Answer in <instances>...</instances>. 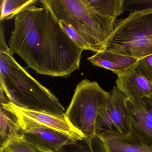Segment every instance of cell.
Wrapping results in <instances>:
<instances>
[{"mask_svg":"<svg viewBox=\"0 0 152 152\" xmlns=\"http://www.w3.org/2000/svg\"><path fill=\"white\" fill-rule=\"evenodd\" d=\"M58 152H105L102 140L97 135L84 137L64 147Z\"/></svg>","mask_w":152,"mask_h":152,"instance_id":"cell-14","label":"cell"},{"mask_svg":"<svg viewBox=\"0 0 152 152\" xmlns=\"http://www.w3.org/2000/svg\"><path fill=\"white\" fill-rule=\"evenodd\" d=\"M138 59L106 50L97 52L88 58L92 64L110 70L118 76L132 70Z\"/></svg>","mask_w":152,"mask_h":152,"instance_id":"cell-12","label":"cell"},{"mask_svg":"<svg viewBox=\"0 0 152 152\" xmlns=\"http://www.w3.org/2000/svg\"><path fill=\"white\" fill-rule=\"evenodd\" d=\"M1 152L10 143L23 139V131L16 115L3 103L0 105Z\"/></svg>","mask_w":152,"mask_h":152,"instance_id":"cell-13","label":"cell"},{"mask_svg":"<svg viewBox=\"0 0 152 152\" xmlns=\"http://www.w3.org/2000/svg\"><path fill=\"white\" fill-rule=\"evenodd\" d=\"M134 70L152 83V55L139 59Z\"/></svg>","mask_w":152,"mask_h":152,"instance_id":"cell-17","label":"cell"},{"mask_svg":"<svg viewBox=\"0 0 152 152\" xmlns=\"http://www.w3.org/2000/svg\"><path fill=\"white\" fill-rule=\"evenodd\" d=\"M131 132L152 148V98L126 99Z\"/></svg>","mask_w":152,"mask_h":152,"instance_id":"cell-8","label":"cell"},{"mask_svg":"<svg viewBox=\"0 0 152 152\" xmlns=\"http://www.w3.org/2000/svg\"><path fill=\"white\" fill-rule=\"evenodd\" d=\"M2 152H49L23 140L14 141L7 145Z\"/></svg>","mask_w":152,"mask_h":152,"instance_id":"cell-18","label":"cell"},{"mask_svg":"<svg viewBox=\"0 0 152 152\" xmlns=\"http://www.w3.org/2000/svg\"><path fill=\"white\" fill-rule=\"evenodd\" d=\"M98 136L104 144L105 152H152V148L145 144L132 132L126 134L107 131Z\"/></svg>","mask_w":152,"mask_h":152,"instance_id":"cell-10","label":"cell"},{"mask_svg":"<svg viewBox=\"0 0 152 152\" xmlns=\"http://www.w3.org/2000/svg\"><path fill=\"white\" fill-rule=\"evenodd\" d=\"M22 140L49 152H58L64 147L78 140L59 131L34 126L23 129Z\"/></svg>","mask_w":152,"mask_h":152,"instance_id":"cell-9","label":"cell"},{"mask_svg":"<svg viewBox=\"0 0 152 152\" xmlns=\"http://www.w3.org/2000/svg\"><path fill=\"white\" fill-rule=\"evenodd\" d=\"M116 84L127 99L152 98V83L136 72L134 68L126 73L118 75Z\"/></svg>","mask_w":152,"mask_h":152,"instance_id":"cell-11","label":"cell"},{"mask_svg":"<svg viewBox=\"0 0 152 152\" xmlns=\"http://www.w3.org/2000/svg\"><path fill=\"white\" fill-rule=\"evenodd\" d=\"M108 95L109 92L96 82L84 79L77 84L65 117L83 137L96 135L95 124L98 111Z\"/></svg>","mask_w":152,"mask_h":152,"instance_id":"cell-5","label":"cell"},{"mask_svg":"<svg viewBox=\"0 0 152 152\" xmlns=\"http://www.w3.org/2000/svg\"><path fill=\"white\" fill-rule=\"evenodd\" d=\"M68 36L83 50H105L116 19L101 15L88 0H42Z\"/></svg>","mask_w":152,"mask_h":152,"instance_id":"cell-3","label":"cell"},{"mask_svg":"<svg viewBox=\"0 0 152 152\" xmlns=\"http://www.w3.org/2000/svg\"><path fill=\"white\" fill-rule=\"evenodd\" d=\"M15 27L9 47L37 73L67 77L80 68V48L46 7L35 4L14 18Z\"/></svg>","mask_w":152,"mask_h":152,"instance_id":"cell-1","label":"cell"},{"mask_svg":"<svg viewBox=\"0 0 152 152\" xmlns=\"http://www.w3.org/2000/svg\"><path fill=\"white\" fill-rule=\"evenodd\" d=\"M4 26L0 34V90L8 100L18 107L66 118L65 110L59 99L32 77L15 59L7 45Z\"/></svg>","mask_w":152,"mask_h":152,"instance_id":"cell-2","label":"cell"},{"mask_svg":"<svg viewBox=\"0 0 152 152\" xmlns=\"http://www.w3.org/2000/svg\"><path fill=\"white\" fill-rule=\"evenodd\" d=\"M0 103L6 105L15 113L23 129L34 126H42L59 131L76 140L80 139L84 137L73 128L66 118L18 107L9 102L2 91H1Z\"/></svg>","mask_w":152,"mask_h":152,"instance_id":"cell-7","label":"cell"},{"mask_svg":"<svg viewBox=\"0 0 152 152\" xmlns=\"http://www.w3.org/2000/svg\"><path fill=\"white\" fill-rule=\"evenodd\" d=\"M35 0H1V22L14 19L21 10L29 6L35 4Z\"/></svg>","mask_w":152,"mask_h":152,"instance_id":"cell-16","label":"cell"},{"mask_svg":"<svg viewBox=\"0 0 152 152\" xmlns=\"http://www.w3.org/2000/svg\"><path fill=\"white\" fill-rule=\"evenodd\" d=\"M105 50L138 59L152 55V10L132 12L116 23Z\"/></svg>","mask_w":152,"mask_h":152,"instance_id":"cell-4","label":"cell"},{"mask_svg":"<svg viewBox=\"0 0 152 152\" xmlns=\"http://www.w3.org/2000/svg\"><path fill=\"white\" fill-rule=\"evenodd\" d=\"M92 7L101 15L116 19L124 12V0H88Z\"/></svg>","mask_w":152,"mask_h":152,"instance_id":"cell-15","label":"cell"},{"mask_svg":"<svg viewBox=\"0 0 152 152\" xmlns=\"http://www.w3.org/2000/svg\"><path fill=\"white\" fill-rule=\"evenodd\" d=\"M127 98L116 86L109 92L105 101L99 108L96 119V135L107 131L128 134L131 132L126 105Z\"/></svg>","mask_w":152,"mask_h":152,"instance_id":"cell-6","label":"cell"},{"mask_svg":"<svg viewBox=\"0 0 152 152\" xmlns=\"http://www.w3.org/2000/svg\"><path fill=\"white\" fill-rule=\"evenodd\" d=\"M124 11H142L152 10V0H124Z\"/></svg>","mask_w":152,"mask_h":152,"instance_id":"cell-19","label":"cell"}]
</instances>
